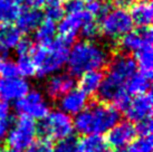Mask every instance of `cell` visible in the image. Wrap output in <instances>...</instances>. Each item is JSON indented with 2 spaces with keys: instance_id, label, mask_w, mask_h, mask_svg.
<instances>
[{
  "instance_id": "obj_1",
  "label": "cell",
  "mask_w": 153,
  "mask_h": 152,
  "mask_svg": "<svg viewBox=\"0 0 153 152\" xmlns=\"http://www.w3.org/2000/svg\"><path fill=\"white\" fill-rule=\"evenodd\" d=\"M120 111L111 104L93 103L87 105L73 120L74 130L81 135H102L120 121Z\"/></svg>"
},
{
  "instance_id": "obj_2",
  "label": "cell",
  "mask_w": 153,
  "mask_h": 152,
  "mask_svg": "<svg viewBox=\"0 0 153 152\" xmlns=\"http://www.w3.org/2000/svg\"><path fill=\"white\" fill-rule=\"evenodd\" d=\"M110 60L106 47L94 40H81L68 49L67 62L69 74L81 76L91 71H101Z\"/></svg>"
},
{
  "instance_id": "obj_3",
  "label": "cell",
  "mask_w": 153,
  "mask_h": 152,
  "mask_svg": "<svg viewBox=\"0 0 153 152\" xmlns=\"http://www.w3.org/2000/svg\"><path fill=\"white\" fill-rule=\"evenodd\" d=\"M68 55V45L58 38L48 46L34 48L31 58L35 65L36 75L39 77H49L59 73L66 65Z\"/></svg>"
},
{
  "instance_id": "obj_4",
  "label": "cell",
  "mask_w": 153,
  "mask_h": 152,
  "mask_svg": "<svg viewBox=\"0 0 153 152\" xmlns=\"http://www.w3.org/2000/svg\"><path fill=\"white\" fill-rule=\"evenodd\" d=\"M73 131L72 118L59 110L49 112L37 125V133L46 141H63L71 138Z\"/></svg>"
},
{
  "instance_id": "obj_5",
  "label": "cell",
  "mask_w": 153,
  "mask_h": 152,
  "mask_svg": "<svg viewBox=\"0 0 153 152\" xmlns=\"http://www.w3.org/2000/svg\"><path fill=\"white\" fill-rule=\"evenodd\" d=\"M98 29L104 37L116 42L133 29V22L126 9L110 8L100 18Z\"/></svg>"
},
{
  "instance_id": "obj_6",
  "label": "cell",
  "mask_w": 153,
  "mask_h": 152,
  "mask_svg": "<svg viewBox=\"0 0 153 152\" xmlns=\"http://www.w3.org/2000/svg\"><path fill=\"white\" fill-rule=\"evenodd\" d=\"M37 124L34 120L28 118H20L13 122V127L6 136V142L9 149L13 151H26L35 142L37 136Z\"/></svg>"
},
{
  "instance_id": "obj_7",
  "label": "cell",
  "mask_w": 153,
  "mask_h": 152,
  "mask_svg": "<svg viewBox=\"0 0 153 152\" xmlns=\"http://www.w3.org/2000/svg\"><path fill=\"white\" fill-rule=\"evenodd\" d=\"M15 109L24 118L43 120L49 113V103L40 91L33 89L15 103Z\"/></svg>"
},
{
  "instance_id": "obj_8",
  "label": "cell",
  "mask_w": 153,
  "mask_h": 152,
  "mask_svg": "<svg viewBox=\"0 0 153 152\" xmlns=\"http://www.w3.org/2000/svg\"><path fill=\"white\" fill-rule=\"evenodd\" d=\"M137 72L134 58L126 54H117L108 60L107 74L105 77L115 83L125 86L128 80Z\"/></svg>"
},
{
  "instance_id": "obj_9",
  "label": "cell",
  "mask_w": 153,
  "mask_h": 152,
  "mask_svg": "<svg viewBox=\"0 0 153 152\" xmlns=\"http://www.w3.org/2000/svg\"><path fill=\"white\" fill-rule=\"evenodd\" d=\"M91 15L86 13L85 9L76 13H66V16L60 19L59 24L57 26L58 39L69 46L79 35L84 22Z\"/></svg>"
},
{
  "instance_id": "obj_10",
  "label": "cell",
  "mask_w": 153,
  "mask_h": 152,
  "mask_svg": "<svg viewBox=\"0 0 153 152\" xmlns=\"http://www.w3.org/2000/svg\"><path fill=\"white\" fill-rule=\"evenodd\" d=\"M106 133L107 135L105 141L108 148L117 151L130 145L137 135L135 131V125L130 121H119Z\"/></svg>"
},
{
  "instance_id": "obj_11",
  "label": "cell",
  "mask_w": 153,
  "mask_h": 152,
  "mask_svg": "<svg viewBox=\"0 0 153 152\" xmlns=\"http://www.w3.org/2000/svg\"><path fill=\"white\" fill-rule=\"evenodd\" d=\"M29 83L20 76L0 78V103L19 101L30 91Z\"/></svg>"
},
{
  "instance_id": "obj_12",
  "label": "cell",
  "mask_w": 153,
  "mask_h": 152,
  "mask_svg": "<svg viewBox=\"0 0 153 152\" xmlns=\"http://www.w3.org/2000/svg\"><path fill=\"white\" fill-rule=\"evenodd\" d=\"M153 34L150 27L132 29L120 39V47L124 54H135L146 45H152Z\"/></svg>"
},
{
  "instance_id": "obj_13",
  "label": "cell",
  "mask_w": 153,
  "mask_h": 152,
  "mask_svg": "<svg viewBox=\"0 0 153 152\" xmlns=\"http://www.w3.org/2000/svg\"><path fill=\"white\" fill-rule=\"evenodd\" d=\"M126 118L130 122H141L146 118H151L152 114V95L145 93L142 95H135L128 102L126 109L124 110Z\"/></svg>"
},
{
  "instance_id": "obj_14",
  "label": "cell",
  "mask_w": 153,
  "mask_h": 152,
  "mask_svg": "<svg viewBox=\"0 0 153 152\" xmlns=\"http://www.w3.org/2000/svg\"><path fill=\"white\" fill-rule=\"evenodd\" d=\"M75 86V78L69 73H56L48 77L45 84L47 96L53 100H58L64 94L69 92Z\"/></svg>"
},
{
  "instance_id": "obj_15",
  "label": "cell",
  "mask_w": 153,
  "mask_h": 152,
  "mask_svg": "<svg viewBox=\"0 0 153 152\" xmlns=\"http://www.w3.org/2000/svg\"><path fill=\"white\" fill-rule=\"evenodd\" d=\"M88 105V97L79 89H73L58 98L59 111L69 116H75Z\"/></svg>"
},
{
  "instance_id": "obj_16",
  "label": "cell",
  "mask_w": 153,
  "mask_h": 152,
  "mask_svg": "<svg viewBox=\"0 0 153 152\" xmlns=\"http://www.w3.org/2000/svg\"><path fill=\"white\" fill-rule=\"evenodd\" d=\"M130 17L137 28H146L150 27L153 20V7L150 1L139 0L132 2L130 6Z\"/></svg>"
},
{
  "instance_id": "obj_17",
  "label": "cell",
  "mask_w": 153,
  "mask_h": 152,
  "mask_svg": "<svg viewBox=\"0 0 153 152\" xmlns=\"http://www.w3.org/2000/svg\"><path fill=\"white\" fill-rule=\"evenodd\" d=\"M44 20L43 13L36 8H22L16 19V27L20 33L30 34L38 28V26Z\"/></svg>"
},
{
  "instance_id": "obj_18",
  "label": "cell",
  "mask_w": 153,
  "mask_h": 152,
  "mask_svg": "<svg viewBox=\"0 0 153 152\" xmlns=\"http://www.w3.org/2000/svg\"><path fill=\"white\" fill-rule=\"evenodd\" d=\"M77 147L79 152H110L105 139L97 134L84 135L77 142Z\"/></svg>"
},
{
  "instance_id": "obj_19",
  "label": "cell",
  "mask_w": 153,
  "mask_h": 152,
  "mask_svg": "<svg viewBox=\"0 0 153 152\" xmlns=\"http://www.w3.org/2000/svg\"><path fill=\"white\" fill-rule=\"evenodd\" d=\"M22 38V33L15 25L4 24L0 27V46L7 51L15 49Z\"/></svg>"
},
{
  "instance_id": "obj_20",
  "label": "cell",
  "mask_w": 153,
  "mask_h": 152,
  "mask_svg": "<svg viewBox=\"0 0 153 152\" xmlns=\"http://www.w3.org/2000/svg\"><path fill=\"white\" fill-rule=\"evenodd\" d=\"M34 33L35 42L39 46H48L55 42L56 35H57V27H56V24L44 19Z\"/></svg>"
},
{
  "instance_id": "obj_21",
  "label": "cell",
  "mask_w": 153,
  "mask_h": 152,
  "mask_svg": "<svg viewBox=\"0 0 153 152\" xmlns=\"http://www.w3.org/2000/svg\"><path fill=\"white\" fill-rule=\"evenodd\" d=\"M79 89L86 95L97 93L104 75L101 71H91L79 76Z\"/></svg>"
},
{
  "instance_id": "obj_22",
  "label": "cell",
  "mask_w": 153,
  "mask_h": 152,
  "mask_svg": "<svg viewBox=\"0 0 153 152\" xmlns=\"http://www.w3.org/2000/svg\"><path fill=\"white\" fill-rule=\"evenodd\" d=\"M135 63L139 73L148 77H152L153 71V49L152 45H146L135 53Z\"/></svg>"
},
{
  "instance_id": "obj_23",
  "label": "cell",
  "mask_w": 153,
  "mask_h": 152,
  "mask_svg": "<svg viewBox=\"0 0 153 152\" xmlns=\"http://www.w3.org/2000/svg\"><path fill=\"white\" fill-rule=\"evenodd\" d=\"M151 87V77L136 72L125 85V89L128 95H142L149 93Z\"/></svg>"
},
{
  "instance_id": "obj_24",
  "label": "cell",
  "mask_w": 153,
  "mask_h": 152,
  "mask_svg": "<svg viewBox=\"0 0 153 152\" xmlns=\"http://www.w3.org/2000/svg\"><path fill=\"white\" fill-rule=\"evenodd\" d=\"M13 122L15 120L9 105L6 103H0V141L6 139Z\"/></svg>"
},
{
  "instance_id": "obj_25",
  "label": "cell",
  "mask_w": 153,
  "mask_h": 152,
  "mask_svg": "<svg viewBox=\"0 0 153 152\" xmlns=\"http://www.w3.org/2000/svg\"><path fill=\"white\" fill-rule=\"evenodd\" d=\"M16 66H17L18 75H20V77H22V78L36 75L35 65L34 62H33V58H31V55L17 56Z\"/></svg>"
},
{
  "instance_id": "obj_26",
  "label": "cell",
  "mask_w": 153,
  "mask_h": 152,
  "mask_svg": "<svg viewBox=\"0 0 153 152\" xmlns=\"http://www.w3.org/2000/svg\"><path fill=\"white\" fill-rule=\"evenodd\" d=\"M64 7H62V4L47 2L43 16L45 18V20L51 21V22L56 24L57 21L59 22L60 19L64 17Z\"/></svg>"
},
{
  "instance_id": "obj_27",
  "label": "cell",
  "mask_w": 153,
  "mask_h": 152,
  "mask_svg": "<svg viewBox=\"0 0 153 152\" xmlns=\"http://www.w3.org/2000/svg\"><path fill=\"white\" fill-rule=\"evenodd\" d=\"M84 7H85L86 13H88L95 19L101 18L110 9L105 2H102L100 0H88V2Z\"/></svg>"
},
{
  "instance_id": "obj_28",
  "label": "cell",
  "mask_w": 153,
  "mask_h": 152,
  "mask_svg": "<svg viewBox=\"0 0 153 152\" xmlns=\"http://www.w3.org/2000/svg\"><path fill=\"white\" fill-rule=\"evenodd\" d=\"M98 33H100L98 24L96 22V19L91 16V17L84 22V25L82 27L79 34L85 38V40H93L94 38L97 36Z\"/></svg>"
},
{
  "instance_id": "obj_29",
  "label": "cell",
  "mask_w": 153,
  "mask_h": 152,
  "mask_svg": "<svg viewBox=\"0 0 153 152\" xmlns=\"http://www.w3.org/2000/svg\"><path fill=\"white\" fill-rule=\"evenodd\" d=\"M53 152H79L77 147V141L73 136L59 141L53 149Z\"/></svg>"
},
{
  "instance_id": "obj_30",
  "label": "cell",
  "mask_w": 153,
  "mask_h": 152,
  "mask_svg": "<svg viewBox=\"0 0 153 152\" xmlns=\"http://www.w3.org/2000/svg\"><path fill=\"white\" fill-rule=\"evenodd\" d=\"M0 75L1 77H15L18 76L16 63L10 59H2L0 60Z\"/></svg>"
},
{
  "instance_id": "obj_31",
  "label": "cell",
  "mask_w": 153,
  "mask_h": 152,
  "mask_svg": "<svg viewBox=\"0 0 153 152\" xmlns=\"http://www.w3.org/2000/svg\"><path fill=\"white\" fill-rule=\"evenodd\" d=\"M34 48V44H33V42L30 39H28V38H22V40L18 42V45L16 46L15 51H16L17 56L31 55Z\"/></svg>"
},
{
  "instance_id": "obj_32",
  "label": "cell",
  "mask_w": 153,
  "mask_h": 152,
  "mask_svg": "<svg viewBox=\"0 0 153 152\" xmlns=\"http://www.w3.org/2000/svg\"><path fill=\"white\" fill-rule=\"evenodd\" d=\"M153 124L151 118H146L143 120L141 122H137L135 125V131L136 134H139L140 136H149L152 133Z\"/></svg>"
},
{
  "instance_id": "obj_33",
  "label": "cell",
  "mask_w": 153,
  "mask_h": 152,
  "mask_svg": "<svg viewBox=\"0 0 153 152\" xmlns=\"http://www.w3.org/2000/svg\"><path fill=\"white\" fill-rule=\"evenodd\" d=\"M134 144L137 148L139 152H152L153 141L151 135H149V136H140V139L136 140Z\"/></svg>"
},
{
  "instance_id": "obj_34",
  "label": "cell",
  "mask_w": 153,
  "mask_h": 152,
  "mask_svg": "<svg viewBox=\"0 0 153 152\" xmlns=\"http://www.w3.org/2000/svg\"><path fill=\"white\" fill-rule=\"evenodd\" d=\"M27 152H53V148L49 141L46 140H39L35 141L29 148L26 150Z\"/></svg>"
},
{
  "instance_id": "obj_35",
  "label": "cell",
  "mask_w": 153,
  "mask_h": 152,
  "mask_svg": "<svg viewBox=\"0 0 153 152\" xmlns=\"http://www.w3.org/2000/svg\"><path fill=\"white\" fill-rule=\"evenodd\" d=\"M85 9L84 4L79 0H68L64 6V11L66 13H76Z\"/></svg>"
},
{
  "instance_id": "obj_36",
  "label": "cell",
  "mask_w": 153,
  "mask_h": 152,
  "mask_svg": "<svg viewBox=\"0 0 153 152\" xmlns=\"http://www.w3.org/2000/svg\"><path fill=\"white\" fill-rule=\"evenodd\" d=\"M115 6L117 8H122V9H126L128 7H130L133 2V0H114Z\"/></svg>"
},
{
  "instance_id": "obj_37",
  "label": "cell",
  "mask_w": 153,
  "mask_h": 152,
  "mask_svg": "<svg viewBox=\"0 0 153 152\" xmlns=\"http://www.w3.org/2000/svg\"><path fill=\"white\" fill-rule=\"evenodd\" d=\"M119 152H139V150H137V148L135 147L134 142H132L130 145H128V147H125V148L119 150Z\"/></svg>"
},
{
  "instance_id": "obj_38",
  "label": "cell",
  "mask_w": 153,
  "mask_h": 152,
  "mask_svg": "<svg viewBox=\"0 0 153 152\" xmlns=\"http://www.w3.org/2000/svg\"><path fill=\"white\" fill-rule=\"evenodd\" d=\"M7 55H8V51H6V49H4L2 47L0 46V60H2V59H6Z\"/></svg>"
},
{
  "instance_id": "obj_39",
  "label": "cell",
  "mask_w": 153,
  "mask_h": 152,
  "mask_svg": "<svg viewBox=\"0 0 153 152\" xmlns=\"http://www.w3.org/2000/svg\"><path fill=\"white\" fill-rule=\"evenodd\" d=\"M47 2H53V4H62V2H64L66 0H46Z\"/></svg>"
},
{
  "instance_id": "obj_40",
  "label": "cell",
  "mask_w": 153,
  "mask_h": 152,
  "mask_svg": "<svg viewBox=\"0 0 153 152\" xmlns=\"http://www.w3.org/2000/svg\"><path fill=\"white\" fill-rule=\"evenodd\" d=\"M0 152H17V151H13L11 149H8V150H2V151H0Z\"/></svg>"
},
{
  "instance_id": "obj_41",
  "label": "cell",
  "mask_w": 153,
  "mask_h": 152,
  "mask_svg": "<svg viewBox=\"0 0 153 152\" xmlns=\"http://www.w3.org/2000/svg\"><path fill=\"white\" fill-rule=\"evenodd\" d=\"M4 25V24H2V20H1V17H0V27H1V26Z\"/></svg>"
},
{
  "instance_id": "obj_42",
  "label": "cell",
  "mask_w": 153,
  "mask_h": 152,
  "mask_svg": "<svg viewBox=\"0 0 153 152\" xmlns=\"http://www.w3.org/2000/svg\"><path fill=\"white\" fill-rule=\"evenodd\" d=\"M100 1H102V2H105V1H107V0H100Z\"/></svg>"
},
{
  "instance_id": "obj_43",
  "label": "cell",
  "mask_w": 153,
  "mask_h": 152,
  "mask_svg": "<svg viewBox=\"0 0 153 152\" xmlns=\"http://www.w3.org/2000/svg\"><path fill=\"white\" fill-rule=\"evenodd\" d=\"M79 1H82V2H83V1H85V0H79ZM87 1H88V0H87Z\"/></svg>"
},
{
  "instance_id": "obj_44",
  "label": "cell",
  "mask_w": 153,
  "mask_h": 152,
  "mask_svg": "<svg viewBox=\"0 0 153 152\" xmlns=\"http://www.w3.org/2000/svg\"><path fill=\"white\" fill-rule=\"evenodd\" d=\"M144 1H150V0H144Z\"/></svg>"
}]
</instances>
